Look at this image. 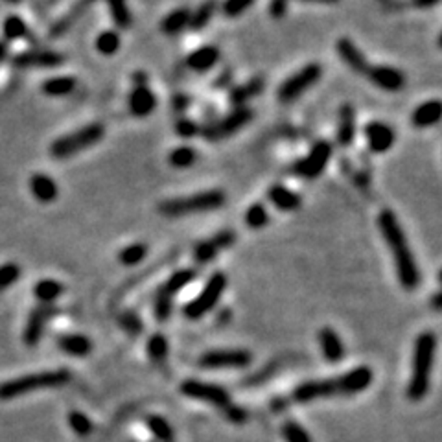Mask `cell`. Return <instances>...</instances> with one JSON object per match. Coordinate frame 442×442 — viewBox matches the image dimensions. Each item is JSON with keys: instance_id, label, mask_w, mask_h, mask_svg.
Masks as SVG:
<instances>
[{"instance_id": "9a60e30c", "label": "cell", "mask_w": 442, "mask_h": 442, "mask_svg": "<svg viewBox=\"0 0 442 442\" xmlns=\"http://www.w3.org/2000/svg\"><path fill=\"white\" fill-rule=\"evenodd\" d=\"M372 369L371 367H356L352 371L345 372L343 376H338L339 383V395L341 396H352L363 393L365 389H369L372 383Z\"/></svg>"}, {"instance_id": "8d00e7d4", "label": "cell", "mask_w": 442, "mask_h": 442, "mask_svg": "<svg viewBox=\"0 0 442 442\" xmlns=\"http://www.w3.org/2000/svg\"><path fill=\"white\" fill-rule=\"evenodd\" d=\"M148 356L151 358V362L155 363H165L166 356H168V339H166L165 334H153L150 339H148L146 345Z\"/></svg>"}, {"instance_id": "db71d44e", "label": "cell", "mask_w": 442, "mask_h": 442, "mask_svg": "<svg viewBox=\"0 0 442 442\" xmlns=\"http://www.w3.org/2000/svg\"><path fill=\"white\" fill-rule=\"evenodd\" d=\"M441 0H414V6L417 8H431V6H437Z\"/></svg>"}, {"instance_id": "d590c367", "label": "cell", "mask_w": 442, "mask_h": 442, "mask_svg": "<svg viewBox=\"0 0 442 442\" xmlns=\"http://www.w3.org/2000/svg\"><path fill=\"white\" fill-rule=\"evenodd\" d=\"M196 159H198V151L193 150V148H190V146L174 148V150L169 151V155H168L169 165L174 166V168H179V169L190 168V166L196 162Z\"/></svg>"}, {"instance_id": "d6986e66", "label": "cell", "mask_w": 442, "mask_h": 442, "mask_svg": "<svg viewBox=\"0 0 442 442\" xmlns=\"http://www.w3.org/2000/svg\"><path fill=\"white\" fill-rule=\"evenodd\" d=\"M127 105H129V111H131L133 117L144 118L155 111L157 96L153 95V90L148 85L133 87V90L129 92V98H127Z\"/></svg>"}, {"instance_id": "ba28073f", "label": "cell", "mask_w": 442, "mask_h": 442, "mask_svg": "<svg viewBox=\"0 0 442 442\" xmlns=\"http://www.w3.org/2000/svg\"><path fill=\"white\" fill-rule=\"evenodd\" d=\"M254 113L249 107H238L234 111L227 114V117L220 118V120H214V122L207 124L203 127L201 133L203 137L210 142L225 141V138L232 137L234 133H238L241 127H245L247 124L253 120Z\"/></svg>"}, {"instance_id": "cb8c5ba5", "label": "cell", "mask_w": 442, "mask_h": 442, "mask_svg": "<svg viewBox=\"0 0 442 442\" xmlns=\"http://www.w3.org/2000/svg\"><path fill=\"white\" fill-rule=\"evenodd\" d=\"M354 137H356V109L350 104H345L339 109L338 142L343 148H347L352 144Z\"/></svg>"}, {"instance_id": "11a10c76", "label": "cell", "mask_w": 442, "mask_h": 442, "mask_svg": "<svg viewBox=\"0 0 442 442\" xmlns=\"http://www.w3.org/2000/svg\"><path fill=\"white\" fill-rule=\"evenodd\" d=\"M8 56V44L4 41H0V61H4Z\"/></svg>"}, {"instance_id": "30bf717a", "label": "cell", "mask_w": 442, "mask_h": 442, "mask_svg": "<svg viewBox=\"0 0 442 442\" xmlns=\"http://www.w3.org/2000/svg\"><path fill=\"white\" fill-rule=\"evenodd\" d=\"M330 157H332V144L328 141L316 142L310 153L293 166V172L304 179H317L328 166Z\"/></svg>"}, {"instance_id": "ffe728a7", "label": "cell", "mask_w": 442, "mask_h": 442, "mask_svg": "<svg viewBox=\"0 0 442 442\" xmlns=\"http://www.w3.org/2000/svg\"><path fill=\"white\" fill-rule=\"evenodd\" d=\"M317 339H319L321 352H323L326 362L339 363L345 358V345L334 328H328V326L321 328Z\"/></svg>"}, {"instance_id": "7402d4cb", "label": "cell", "mask_w": 442, "mask_h": 442, "mask_svg": "<svg viewBox=\"0 0 442 442\" xmlns=\"http://www.w3.org/2000/svg\"><path fill=\"white\" fill-rule=\"evenodd\" d=\"M335 52H338L339 57L343 59L345 65L350 66L354 72H358V74H365V72H367L369 68L367 59H365L362 50H359L350 39L347 37L339 39V41L335 42Z\"/></svg>"}, {"instance_id": "f1b7e54d", "label": "cell", "mask_w": 442, "mask_h": 442, "mask_svg": "<svg viewBox=\"0 0 442 442\" xmlns=\"http://www.w3.org/2000/svg\"><path fill=\"white\" fill-rule=\"evenodd\" d=\"M217 8H220L217 0H203L196 10L190 11L189 28L192 30V32H201V30L205 28V26H208L210 20L214 19Z\"/></svg>"}, {"instance_id": "f6af8a7d", "label": "cell", "mask_w": 442, "mask_h": 442, "mask_svg": "<svg viewBox=\"0 0 442 442\" xmlns=\"http://www.w3.org/2000/svg\"><path fill=\"white\" fill-rule=\"evenodd\" d=\"M118 325L120 328L129 335H138L142 332V321L138 317L137 311L133 310H124L120 316H118Z\"/></svg>"}, {"instance_id": "f5cc1de1", "label": "cell", "mask_w": 442, "mask_h": 442, "mask_svg": "<svg viewBox=\"0 0 442 442\" xmlns=\"http://www.w3.org/2000/svg\"><path fill=\"white\" fill-rule=\"evenodd\" d=\"M131 80L135 87H142V85H148V74L146 72H135Z\"/></svg>"}, {"instance_id": "7a4b0ae2", "label": "cell", "mask_w": 442, "mask_h": 442, "mask_svg": "<svg viewBox=\"0 0 442 442\" xmlns=\"http://www.w3.org/2000/svg\"><path fill=\"white\" fill-rule=\"evenodd\" d=\"M435 352H437V335L433 332H422L414 341L413 369H411L410 383L405 390L411 402H420L428 395Z\"/></svg>"}, {"instance_id": "680465c9", "label": "cell", "mask_w": 442, "mask_h": 442, "mask_svg": "<svg viewBox=\"0 0 442 442\" xmlns=\"http://www.w3.org/2000/svg\"><path fill=\"white\" fill-rule=\"evenodd\" d=\"M229 80H231V74H229V72H225V76H223V78L220 76V80L216 81V87H220V85L223 87V85H225Z\"/></svg>"}, {"instance_id": "836d02e7", "label": "cell", "mask_w": 442, "mask_h": 442, "mask_svg": "<svg viewBox=\"0 0 442 442\" xmlns=\"http://www.w3.org/2000/svg\"><path fill=\"white\" fill-rule=\"evenodd\" d=\"M146 426L151 431V435L159 442H174V429L172 424L159 414H150L146 419Z\"/></svg>"}, {"instance_id": "277c9868", "label": "cell", "mask_w": 442, "mask_h": 442, "mask_svg": "<svg viewBox=\"0 0 442 442\" xmlns=\"http://www.w3.org/2000/svg\"><path fill=\"white\" fill-rule=\"evenodd\" d=\"M225 193L221 190H205V192H198L193 196L166 199L159 205V212L166 217H183L190 216V214L220 210L225 205Z\"/></svg>"}, {"instance_id": "7bdbcfd3", "label": "cell", "mask_w": 442, "mask_h": 442, "mask_svg": "<svg viewBox=\"0 0 442 442\" xmlns=\"http://www.w3.org/2000/svg\"><path fill=\"white\" fill-rule=\"evenodd\" d=\"M282 437L286 442H313L310 433L295 420H287L282 424Z\"/></svg>"}, {"instance_id": "ab89813d", "label": "cell", "mask_w": 442, "mask_h": 442, "mask_svg": "<svg viewBox=\"0 0 442 442\" xmlns=\"http://www.w3.org/2000/svg\"><path fill=\"white\" fill-rule=\"evenodd\" d=\"M268 220H269V214H268V208L260 205V203H254L247 208L245 212V223L249 229H254V231H258L262 227L268 225Z\"/></svg>"}, {"instance_id": "9f6ffc18", "label": "cell", "mask_w": 442, "mask_h": 442, "mask_svg": "<svg viewBox=\"0 0 442 442\" xmlns=\"http://www.w3.org/2000/svg\"><path fill=\"white\" fill-rule=\"evenodd\" d=\"M441 293H435V297H433V308L437 311H441Z\"/></svg>"}, {"instance_id": "3957f363", "label": "cell", "mask_w": 442, "mask_h": 442, "mask_svg": "<svg viewBox=\"0 0 442 442\" xmlns=\"http://www.w3.org/2000/svg\"><path fill=\"white\" fill-rule=\"evenodd\" d=\"M71 372L66 369H56V371H42L26 374V376L13 378L4 383H0V400H13L23 395H28L39 389H54L63 387L71 381Z\"/></svg>"}, {"instance_id": "681fc988", "label": "cell", "mask_w": 442, "mask_h": 442, "mask_svg": "<svg viewBox=\"0 0 442 442\" xmlns=\"http://www.w3.org/2000/svg\"><path fill=\"white\" fill-rule=\"evenodd\" d=\"M223 414H225L227 420H231V422H234V424H244V422H247V419H249V413H247L244 407L234 405V404L227 405L225 410H223Z\"/></svg>"}, {"instance_id": "4316f807", "label": "cell", "mask_w": 442, "mask_h": 442, "mask_svg": "<svg viewBox=\"0 0 442 442\" xmlns=\"http://www.w3.org/2000/svg\"><path fill=\"white\" fill-rule=\"evenodd\" d=\"M57 347L61 348L63 352L74 358H85L89 356L92 350L90 339L83 334H63L57 338Z\"/></svg>"}, {"instance_id": "8fae6325", "label": "cell", "mask_w": 442, "mask_h": 442, "mask_svg": "<svg viewBox=\"0 0 442 442\" xmlns=\"http://www.w3.org/2000/svg\"><path fill=\"white\" fill-rule=\"evenodd\" d=\"M251 363H253V354L244 348L210 350L199 358V365L205 369H244Z\"/></svg>"}, {"instance_id": "60d3db41", "label": "cell", "mask_w": 442, "mask_h": 442, "mask_svg": "<svg viewBox=\"0 0 442 442\" xmlns=\"http://www.w3.org/2000/svg\"><path fill=\"white\" fill-rule=\"evenodd\" d=\"M172 295L166 293L162 287H159L155 293V301H153V310H155V319L160 321V323H165V321L169 319L172 316Z\"/></svg>"}, {"instance_id": "bcb514c9", "label": "cell", "mask_w": 442, "mask_h": 442, "mask_svg": "<svg viewBox=\"0 0 442 442\" xmlns=\"http://www.w3.org/2000/svg\"><path fill=\"white\" fill-rule=\"evenodd\" d=\"M253 4L254 0H223L221 11L229 19H236V17H240V15H244L245 11L249 10Z\"/></svg>"}, {"instance_id": "5bb4252c", "label": "cell", "mask_w": 442, "mask_h": 442, "mask_svg": "<svg viewBox=\"0 0 442 442\" xmlns=\"http://www.w3.org/2000/svg\"><path fill=\"white\" fill-rule=\"evenodd\" d=\"M365 76H367L369 80L376 85V87H380L381 90H387V92L402 90L405 85L404 72L389 65H369Z\"/></svg>"}, {"instance_id": "816d5d0a", "label": "cell", "mask_w": 442, "mask_h": 442, "mask_svg": "<svg viewBox=\"0 0 442 442\" xmlns=\"http://www.w3.org/2000/svg\"><path fill=\"white\" fill-rule=\"evenodd\" d=\"M189 105H190V98L186 95H183V92L175 95L174 100H172V107H174L175 113H184V111L189 109Z\"/></svg>"}, {"instance_id": "f35d334b", "label": "cell", "mask_w": 442, "mask_h": 442, "mask_svg": "<svg viewBox=\"0 0 442 442\" xmlns=\"http://www.w3.org/2000/svg\"><path fill=\"white\" fill-rule=\"evenodd\" d=\"M120 48V35L114 30H105L96 37V50L104 56H113Z\"/></svg>"}, {"instance_id": "5b68a950", "label": "cell", "mask_w": 442, "mask_h": 442, "mask_svg": "<svg viewBox=\"0 0 442 442\" xmlns=\"http://www.w3.org/2000/svg\"><path fill=\"white\" fill-rule=\"evenodd\" d=\"M105 135V127L102 124H89L76 131L68 133L65 137H59L50 148V153L56 159H68L81 151L89 150L95 144H98Z\"/></svg>"}, {"instance_id": "7dc6e473", "label": "cell", "mask_w": 442, "mask_h": 442, "mask_svg": "<svg viewBox=\"0 0 442 442\" xmlns=\"http://www.w3.org/2000/svg\"><path fill=\"white\" fill-rule=\"evenodd\" d=\"M20 277V268L17 263H4L0 265V289L13 286Z\"/></svg>"}, {"instance_id": "b9f144b4", "label": "cell", "mask_w": 442, "mask_h": 442, "mask_svg": "<svg viewBox=\"0 0 442 442\" xmlns=\"http://www.w3.org/2000/svg\"><path fill=\"white\" fill-rule=\"evenodd\" d=\"M68 426H71L72 431H74L76 435H80V437H87V435H90L92 429H95L92 420H90L87 414L81 413V411H71V413H68Z\"/></svg>"}, {"instance_id": "ac0fdd59", "label": "cell", "mask_w": 442, "mask_h": 442, "mask_svg": "<svg viewBox=\"0 0 442 442\" xmlns=\"http://www.w3.org/2000/svg\"><path fill=\"white\" fill-rule=\"evenodd\" d=\"M363 133H365L369 148H371V151H374V153H386V151H389L390 148H393V144H395L396 141L395 129L390 126H387V124L378 122V120L369 122L367 126H365V129H363Z\"/></svg>"}, {"instance_id": "603a6c76", "label": "cell", "mask_w": 442, "mask_h": 442, "mask_svg": "<svg viewBox=\"0 0 442 442\" xmlns=\"http://www.w3.org/2000/svg\"><path fill=\"white\" fill-rule=\"evenodd\" d=\"M269 201L273 203L278 210L284 212H293L299 210L302 205V198L297 192H293L292 189H287L284 184H273L268 192Z\"/></svg>"}, {"instance_id": "7c38bea8", "label": "cell", "mask_w": 442, "mask_h": 442, "mask_svg": "<svg viewBox=\"0 0 442 442\" xmlns=\"http://www.w3.org/2000/svg\"><path fill=\"white\" fill-rule=\"evenodd\" d=\"M57 313V308L52 304H39L30 311L26 326H24V343L28 347H35L41 341L42 332L47 328V323Z\"/></svg>"}, {"instance_id": "83f0119b", "label": "cell", "mask_w": 442, "mask_h": 442, "mask_svg": "<svg viewBox=\"0 0 442 442\" xmlns=\"http://www.w3.org/2000/svg\"><path fill=\"white\" fill-rule=\"evenodd\" d=\"M30 190H32L33 198L41 203H52L57 199V184L56 181L47 174H35L30 179Z\"/></svg>"}, {"instance_id": "74e56055", "label": "cell", "mask_w": 442, "mask_h": 442, "mask_svg": "<svg viewBox=\"0 0 442 442\" xmlns=\"http://www.w3.org/2000/svg\"><path fill=\"white\" fill-rule=\"evenodd\" d=\"M146 256L148 247L144 244H141V241H137V244H131L127 245V247H124V249L120 251V254H118V260H120L124 265H127V268H131V265H138Z\"/></svg>"}, {"instance_id": "d4e9b609", "label": "cell", "mask_w": 442, "mask_h": 442, "mask_svg": "<svg viewBox=\"0 0 442 442\" xmlns=\"http://www.w3.org/2000/svg\"><path fill=\"white\" fill-rule=\"evenodd\" d=\"M441 117L442 104L438 100H429V102H424L414 109L413 114H411V124L419 129H424V127H431L438 124Z\"/></svg>"}, {"instance_id": "1f68e13d", "label": "cell", "mask_w": 442, "mask_h": 442, "mask_svg": "<svg viewBox=\"0 0 442 442\" xmlns=\"http://www.w3.org/2000/svg\"><path fill=\"white\" fill-rule=\"evenodd\" d=\"M76 89V80L71 76H59V78H50L42 83V92L48 96H66Z\"/></svg>"}, {"instance_id": "4dcf8cb0", "label": "cell", "mask_w": 442, "mask_h": 442, "mask_svg": "<svg viewBox=\"0 0 442 442\" xmlns=\"http://www.w3.org/2000/svg\"><path fill=\"white\" fill-rule=\"evenodd\" d=\"M63 292H65L63 284L54 280V278L39 280V282L35 284V287H33V295L37 297L41 304H50V302L56 301L57 297H61Z\"/></svg>"}, {"instance_id": "94428289", "label": "cell", "mask_w": 442, "mask_h": 442, "mask_svg": "<svg viewBox=\"0 0 442 442\" xmlns=\"http://www.w3.org/2000/svg\"><path fill=\"white\" fill-rule=\"evenodd\" d=\"M56 2H57V0H48V4H50V6L56 4Z\"/></svg>"}, {"instance_id": "8992f818", "label": "cell", "mask_w": 442, "mask_h": 442, "mask_svg": "<svg viewBox=\"0 0 442 442\" xmlns=\"http://www.w3.org/2000/svg\"><path fill=\"white\" fill-rule=\"evenodd\" d=\"M227 287V275L216 271L208 278L207 286L203 287L201 293H199L193 301H190L189 304L184 306V316L192 321L201 319L203 316H207L208 311H212L216 308V304L220 302L221 295L225 292Z\"/></svg>"}, {"instance_id": "f546056e", "label": "cell", "mask_w": 442, "mask_h": 442, "mask_svg": "<svg viewBox=\"0 0 442 442\" xmlns=\"http://www.w3.org/2000/svg\"><path fill=\"white\" fill-rule=\"evenodd\" d=\"M190 24V10L186 8H179V10H174L172 13H168L160 23V28L166 35H179L181 32L189 28Z\"/></svg>"}, {"instance_id": "484cf974", "label": "cell", "mask_w": 442, "mask_h": 442, "mask_svg": "<svg viewBox=\"0 0 442 442\" xmlns=\"http://www.w3.org/2000/svg\"><path fill=\"white\" fill-rule=\"evenodd\" d=\"M220 56H221L220 48L214 47V44H203V47L196 48V50L190 54L186 63H189V66L192 71L207 72L220 61Z\"/></svg>"}, {"instance_id": "f907efd6", "label": "cell", "mask_w": 442, "mask_h": 442, "mask_svg": "<svg viewBox=\"0 0 442 442\" xmlns=\"http://www.w3.org/2000/svg\"><path fill=\"white\" fill-rule=\"evenodd\" d=\"M287 4H289V0H271L269 2V13H271V17L273 19H282L287 11Z\"/></svg>"}, {"instance_id": "c3c4849f", "label": "cell", "mask_w": 442, "mask_h": 442, "mask_svg": "<svg viewBox=\"0 0 442 442\" xmlns=\"http://www.w3.org/2000/svg\"><path fill=\"white\" fill-rule=\"evenodd\" d=\"M175 133L183 138H193L201 133V127L193 122V120H190V118H179L175 122Z\"/></svg>"}, {"instance_id": "6125c7cd", "label": "cell", "mask_w": 442, "mask_h": 442, "mask_svg": "<svg viewBox=\"0 0 442 442\" xmlns=\"http://www.w3.org/2000/svg\"><path fill=\"white\" fill-rule=\"evenodd\" d=\"M127 442H133V441H127Z\"/></svg>"}, {"instance_id": "6f0895ef", "label": "cell", "mask_w": 442, "mask_h": 442, "mask_svg": "<svg viewBox=\"0 0 442 442\" xmlns=\"http://www.w3.org/2000/svg\"><path fill=\"white\" fill-rule=\"evenodd\" d=\"M301 2H316V4H335L339 0H301Z\"/></svg>"}, {"instance_id": "d6a6232c", "label": "cell", "mask_w": 442, "mask_h": 442, "mask_svg": "<svg viewBox=\"0 0 442 442\" xmlns=\"http://www.w3.org/2000/svg\"><path fill=\"white\" fill-rule=\"evenodd\" d=\"M196 277H198V273H196L192 268L177 269V271H175V273L172 275L168 280H166V284L162 286V289H165L166 293H169V295H174V293L184 289V287L189 286V284H192L193 280H196Z\"/></svg>"}, {"instance_id": "e0dca14e", "label": "cell", "mask_w": 442, "mask_h": 442, "mask_svg": "<svg viewBox=\"0 0 442 442\" xmlns=\"http://www.w3.org/2000/svg\"><path fill=\"white\" fill-rule=\"evenodd\" d=\"M65 57L52 50H30L13 57L17 68H52L63 65Z\"/></svg>"}, {"instance_id": "ee69618b", "label": "cell", "mask_w": 442, "mask_h": 442, "mask_svg": "<svg viewBox=\"0 0 442 442\" xmlns=\"http://www.w3.org/2000/svg\"><path fill=\"white\" fill-rule=\"evenodd\" d=\"M4 35L8 41H17V39H23L28 35V26L24 23L20 17L17 15H11L4 20Z\"/></svg>"}, {"instance_id": "44dd1931", "label": "cell", "mask_w": 442, "mask_h": 442, "mask_svg": "<svg viewBox=\"0 0 442 442\" xmlns=\"http://www.w3.org/2000/svg\"><path fill=\"white\" fill-rule=\"evenodd\" d=\"M263 89H265V80H263L262 76H254L249 81L232 87L231 92H229V102L234 105V109L245 107V104H247L249 100L262 95Z\"/></svg>"}, {"instance_id": "2e32d148", "label": "cell", "mask_w": 442, "mask_h": 442, "mask_svg": "<svg viewBox=\"0 0 442 442\" xmlns=\"http://www.w3.org/2000/svg\"><path fill=\"white\" fill-rule=\"evenodd\" d=\"M96 0H76L74 4L65 11V13L56 20V23L50 26V37L57 39V37H63L65 33L71 32L74 28V24H78L81 20L87 11L95 6Z\"/></svg>"}, {"instance_id": "6da1fadb", "label": "cell", "mask_w": 442, "mask_h": 442, "mask_svg": "<svg viewBox=\"0 0 442 442\" xmlns=\"http://www.w3.org/2000/svg\"><path fill=\"white\" fill-rule=\"evenodd\" d=\"M378 227H380L383 240H386L387 247L390 249L393 260H395L396 275L400 280L402 287L407 292H413L420 286V269L417 265L414 254L411 251L407 238H405L402 225L396 214L389 208L380 212L378 216Z\"/></svg>"}, {"instance_id": "4fadbf2b", "label": "cell", "mask_w": 442, "mask_h": 442, "mask_svg": "<svg viewBox=\"0 0 442 442\" xmlns=\"http://www.w3.org/2000/svg\"><path fill=\"white\" fill-rule=\"evenodd\" d=\"M236 240V234L232 231H220L208 240H201L193 247V258L198 263H208L216 258L221 251L229 249Z\"/></svg>"}, {"instance_id": "e575fe53", "label": "cell", "mask_w": 442, "mask_h": 442, "mask_svg": "<svg viewBox=\"0 0 442 442\" xmlns=\"http://www.w3.org/2000/svg\"><path fill=\"white\" fill-rule=\"evenodd\" d=\"M105 2H107L111 17H113L114 24H117L118 28H129L131 26V11H129V6H127L126 0H105Z\"/></svg>"}, {"instance_id": "52a82bcc", "label": "cell", "mask_w": 442, "mask_h": 442, "mask_svg": "<svg viewBox=\"0 0 442 442\" xmlns=\"http://www.w3.org/2000/svg\"><path fill=\"white\" fill-rule=\"evenodd\" d=\"M321 76H323V66H321L319 63H310V65H306L304 68H301L299 72L289 76L287 80H284V83L278 87L277 90L278 100L284 102V104H289L293 100L301 98L306 90L310 89V87H313V85L321 80Z\"/></svg>"}, {"instance_id": "91938a15", "label": "cell", "mask_w": 442, "mask_h": 442, "mask_svg": "<svg viewBox=\"0 0 442 442\" xmlns=\"http://www.w3.org/2000/svg\"><path fill=\"white\" fill-rule=\"evenodd\" d=\"M6 2H10V4H19L20 0H6Z\"/></svg>"}, {"instance_id": "9c48e42d", "label": "cell", "mask_w": 442, "mask_h": 442, "mask_svg": "<svg viewBox=\"0 0 442 442\" xmlns=\"http://www.w3.org/2000/svg\"><path fill=\"white\" fill-rule=\"evenodd\" d=\"M179 389L184 396H189L192 400L207 402V404L216 405L220 410H225L227 405L231 404V395L223 387L216 386V383H205V381L199 380H184Z\"/></svg>"}]
</instances>
